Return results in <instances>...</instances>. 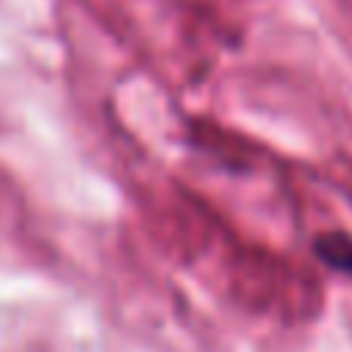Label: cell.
Returning a JSON list of instances; mask_svg holds the SVG:
<instances>
[{
  "label": "cell",
  "mask_w": 352,
  "mask_h": 352,
  "mask_svg": "<svg viewBox=\"0 0 352 352\" xmlns=\"http://www.w3.org/2000/svg\"><path fill=\"white\" fill-rule=\"evenodd\" d=\"M318 254H322L331 266L346 269V272H349V266H346V260H343V256H349V260H352V241H346L343 235L322 238V241H318Z\"/></svg>",
  "instance_id": "6da1fadb"
}]
</instances>
